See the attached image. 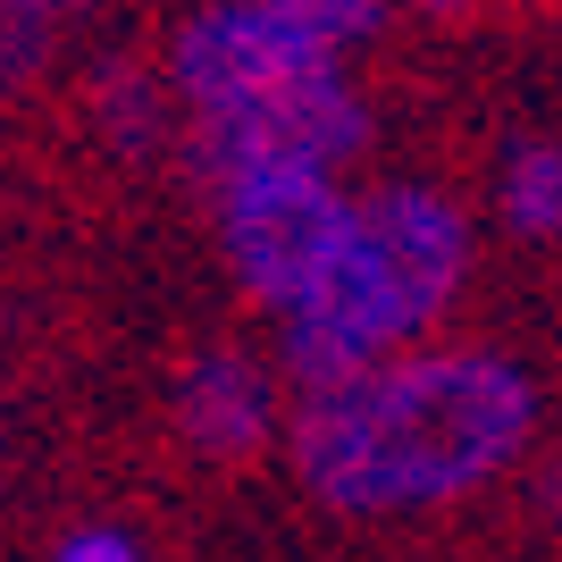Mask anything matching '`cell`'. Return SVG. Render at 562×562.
Wrapping results in <instances>:
<instances>
[{
  "instance_id": "1",
  "label": "cell",
  "mask_w": 562,
  "mask_h": 562,
  "mask_svg": "<svg viewBox=\"0 0 562 562\" xmlns=\"http://www.w3.org/2000/svg\"><path fill=\"white\" fill-rule=\"evenodd\" d=\"M538 386L495 352H403L370 378L311 395L294 462L336 513H420L470 495L520 453Z\"/></svg>"
},
{
  "instance_id": "2",
  "label": "cell",
  "mask_w": 562,
  "mask_h": 562,
  "mask_svg": "<svg viewBox=\"0 0 562 562\" xmlns=\"http://www.w3.org/2000/svg\"><path fill=\"white\" fill-rule=\"evenodd\" d=\"M462 269H470V227L446 193H428V186L361 193L328 269L278 319L285 370L303 378L311 395H328L345 378H370L386 361H403V345L420 328H437V311L453 303Z\"/></svg>"
},
{
  "instance_id": "3",
  "label": "cell",
  "mask_w": 562,
  "mask_h": 562,
  "mask_svg": "<svg viewBox=\"0 0 562 562\" xmlns=\"http://www.w3.org/2000/svg\"><path fill=\"white\" fill-rule=\"evenodd\" d=\"M378 34V0H218L177 34V93L193 110L336 76Z\"/></svg>"
},
{
  "instance_id": "4",
  "label": "cell",
  "mask_w": 562,
  "mask_h": 562,
  "mask_svg": "<svg viewBox=\"0 0 562 562\" xmlns=\"http://www.w3.org/2000/svg\"><path fill=\"white\" fill-rule=\"evenodd\" d=\"M345 227H352V193L319 168H269V177L218 186V235H227L235 278L278 319L311 294V278L328 269Z\"/></svg>"
},
{
  "instance_id": "5",
  "label": "cell",
  "mask_w": 562,
  "mask_h": 562,
  "mask_svg": "<svg viewBox=\"0 0 562 562\" xmlns=\"http://www.w3.org/2000/svg\"><path fill=\"white\" fill-rule=\"evenodd\" d=\"M352 151H361V101L345 76H303V85L227 101V110H193V160H202L211 193L235 177H269V168L336 177Z\"/></svg>"
},
{
  "instance_id": "6",
  "label": "cell",
  "mask_w": 562,
  "mask_h": 562,
  "mask_svg": "<svg viewBox=\"0 0 562 562\" xmlns=\"http://www.w3.org/2000/svg\"><path fill=\"white\" fill-rule=\"evenodd\" d=\"M177 412H186V437L202 453H252L260 437H269V386H260V370L235 361V352L193 361Z\"/></svg>"
},
{
  "instance_id": "7",
  "label": "cell",
  "mask_w": 562,
  "mask_h": 562,
  "mask_svg": "<svg viewBox=\"0 0 562 562\" xmlns=\"http://www.w3.org/2000/svg\"><path fill=\"white\" fill-rule=\"evenodd\" d=\"M504 218L520 235H562V143H520L504 168Z\"/></svg>"
},
{
  "instance_id": "8",
  "label": "cell",
  "mask_w": 562,
  "mask_h": 562,
  "mask_svg": "<svg viewBox=\"0 0 562 562\" xmlns=\"http://www.w3.org/2000/svg\"><path fill=\"white\" fill-rule=\"evenodd\" d=\"M43 34H50V18H34L25 0H0V76L34 68V59H43Z\"/></svg>"
},
{
  "instance_id": "9",
  "label": "cell",
  "mask_w": 562,
  "mask_h": 562,
  "mask_svg": "<svg viewBox=\"0 0 562 562\" xmlns=\"http://www.w3.org/2000/svg\"><path fill=\"white\" fill-rule=\"evenodd\" d=\"M50 562H143V546L126 538V529H76Z\"/></svg>"
},
{
  "instance_id": "10",
  "label": "cell",
  "mask_w": 562,
  "mask_h": 562,
  "mask_svg": "<svg viewBox=\"0 0 562 562\" xmlns=\"http://www.w3.org/2000/svg\"><path fill=\"white\" fill-rule=\"evenodd\" d=\"M25 9H34V18H59V9H85V0H25Z\"/></svg>"
},
{
  "instance_id": "11",
  "label": "cell",
  "mask_w": 562,
  "mask_h": 562,
  "mask_svg": "<svg viewBox=\"0 0 562 562\" xmlns=\"http://www.w3.org/2000/svg\"><path fill=\"white\" fill-rule=\"evenodd\" d=\"M428 9H453V0H428Z\"/></svg>"
}]
</instances>
